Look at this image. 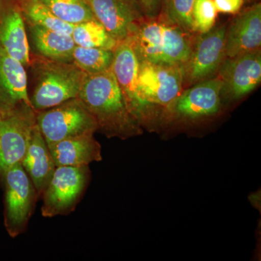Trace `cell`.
I'll list each match as a JSON object with an SVG mask.
<instances>
[{
	"label": "cell",
	"instance_id": "6da1fadb",
	"mask_svg": "<svg viewBox=\"0 0 261 261\" xmlns=\"http://www.w3.org/2000/svg\"><path fill=\"white\" fill-rule=\"evenodd\" d=\"M78 97L94 116L97 130L106 137L126 140L143 133L128 111L112 70L86 74Z\"/></svg>",
	"mask_w": 261,
	"mask_h": 261
},
{
	"label": "cell",
	"instance_id": "7a4b0ae2",
	"mask_svg": "<svg viewBox=\"0 0 261 261\" xmlns=\"http://www.w3.org/2000/svg\"><path fill=\"white\" fill-rule=\"evenodd\" d=\"M191 36L158 17L139 22L128 38L139 61L184 66L191 54Z\"/></svg>",
	"mask_w": 261,
	"mask_h": 261
},
{
	"label": "cell",
	"instance_id": "3957f363",
	"mask_svg": "<svg viewBox=\"0 0 261 261\" xmlns=\"http://www.w3.org/2000/svg\"><path fill=\"white\" fill-rule=\"evenodd\" d=\"M183 65H160L140 61L138 87L146 117L145 128L161 125L163 113L183 91Z\"/></svg>",
	"mask_w": 261,
	"mask_h": 261
},
{
	"label": "cell",
	"instance_id": "277c9868",
	"mask_svg": "<svg viewBox=\"0 0 261 261\" xmlns=\"http://www.w3.org/2000/svg\"><path fill=\"white\" fill-rule=\"evenodd\" d=\"M34 66L35 87L30 101L36 112L79 97L87 73L74 63L44 58Z\"/></svg>",
	"mask_w": 261,
	"mask_h": 261
},
{
	"label": "cell",
	"instance_id": "5b68a950",
	"mask_svg": "<svg viewBox=\"0 0 261 261\" xmlns=\"http://www.w3.org/2000/svg\"><path fill=\"white\" fill-rule=\"evenodd\" d=\"M36 119L47 145L65 139L94 135L98 130L94 116L79 97L36 112Z\"/></svg>",
	"mask_w": 261,
	"mask_h": 261
},
{
	"label": "cell",
	"instance_id": "8992f818",
	"mask_svg": "<svg viewBox=\"0 0 261 261\" xmlns=\"http://www.w3.org/2000/svg\"><path fill=\"white\" fill-rule=\"evenodd\" d=\"M219 76L201 81L190 86L163 113L161 125L170 122L195 123L219 114L222 108Z\"/></svg>",
	"mask_w": 261,
	"mask_h": 261
},
{
	"label": "cell",
	"instance_id": "52a82bcc",
	"mask_svg": "<svg viewBox=\"0 0 261 261\" xmlns=\"http://www.w3.org/2000/svg\"><path fill=\"white\" fill-rule=\"evenodd\" d=\"M3 178L5 185V227L10 236L15 238L25 231L37 194L21 163L10 168Z\"/></svg>",
	"mask_w": 261,
	"mask_h": 261
},
{
	"label": "cell",
	"instance_id": "ba28073f",
	"mask_svg": "<svg viewBox=\"0 0 261 261\" xmlns=\"http://www.w3.org/2000/svg\"><path fill=\"white\" fill-rule=\"evenodd\" d=\"M37 123L32 106H23L0 115V176L21 163L33 128Z\"/></svg>",
	"mask_w": 261,
	"mask_h": 261
},
{
	"label": "cell",
	"instance_id": "9c48e42d",
	"mask_svg": "<svg viewBox=\"0 0 261 261\" xmlns=\"http://www.w3.org/2000/svg\"><path fill=\"white\" fill-rule=\"evenodd\" d=\"M89 175L88 166L56 167L42 195V216L51 218L71 211L85 190Z\"/></svg>",
	"mask_w": 261,
	"mask_h": 261
},
{
	"label": "cell",
	"instance_id": "30bf717a",
	"mask_svg": "<svg viewBox=\"0 0 261 261\" xmlns=\"http://www.w3.org/2000/svg\"><path fill=\"white\" fill-rule=\"evenodd\" d=\"M226 29L225 25L214 27L194 41L190 58L184 65L185 84L192 86L210 79L219 70L226 58Z\"/></svg>",
	"mask_w": 261,
	"mask_h": 261
},
{
	"label": "cell",
	"instance_id": "8fae6325",
	"mask_svg": "<svg viewBox=\"0 0 261 261\" xmlns=\"http://www.w3.org/2000/svg\"><path fill=\"white\" fill-rule=\"evenodd\" d=\"M218 72L222 82L223 106L241 99L260 84V49L225 58Z\"/></svg>",
	"mask_w": 261,
	"mask_h": 261
},
{
	"label": "cell",
	"instance_id": "7c38bea8",
	"mask_svg": "<svg viewBox=\"0 0 261 261\" xmlns=\"http://www.w3.org/2000/svg\"><path fill=\"white\" fill-rule=\"evenodd\" d=\"M139 66L140 61L129 38L118 42L114 49L111 70L130 114L141 126L145 128V110L139 92Z\"/></svg>",
	"mask_w": 261,
	"mask_h": 261
},
{
	"label": "cell",
	"instance_id": "4fadbf2b",
	"mask_svg": "<svg viewBox=\"0 0 261 261\" xmlns=\"http://www.w3.org/2000/svg\"><path fill=\"white\" fill-rule=\"evenodd\" d=\"M94 18L120 42L130 37L142 12L128 0H87Z\"/></svg>",
	"mask_w": 261,
	"mask_h": 261
},
{
	"label": "cell",
	"instance_id": "5bb4252c",
	"mask_svg": "<svg viewBox=\"0 0 261 261\" xmlns=\"http://www.w3.org/2000/svg\"><path fill=\"white\" fill-rule=\"evenodd\" d=\"M0 49L24 66L30 65L25 20L15 0H0Z\"/></svg>",
	"mask_w": 261,
	"mask_h": 261
},
{
	"label": "cell",
	"instance_id": "9a60e30c",
	"mask_svg": "<svg viewBox=\"0 0 261 261\" xmlns=\"http://www.w3.org/2000/svg\"><path fill=\"white\" fill-rule=\"evenodd\" d=\"M261 4L243 10L226 29V58L260 49Z\"/></svg>",
	"mask_w": 261,
	"mask_h": 261
},
{
	"label": "cell",
	"instance_id": "2e32d148",
	"mask_svg": "<svg viewBox=\"0 0 261 261\" xmlns=\"http://www.w3.org/2000/svg\"><path fill=\"white\" fill-rule=\"evenodd\" d=\"M32 106L25 66L0 49V115Z\"/></svg>",
	"mask_w": 261,
	"mask_h": 261
},
{
	"label": "cell",
	"instance_id": "e0dca14e",
	"mask_svg": "<svg viewBox=\"0 0 261 261\" xmlns=\"http://www.w3.org/2000/svg\"><path fill=\"white\" fill-rule=\"evenodd\" d=\"M21 165L32 180L37 196L43 195L56 166L37 123L33 128Z\"/></svg>",
	"mask_w": 261,
	"mask_h": 261
},
{
	"label": "cell",
	"instance_id": "ac0fdd59",
	"mask_svg": "<svg viewBox=\"0 0 261 261\" xmlns=\"http://www.w3.org/2000/svg\"><path fill=\"white\" fill-rule=\"evenodd\" d=\"M47 145L56 167L88 166L102 159L101 145L94 135L65 139Z\"/></svg>",
	"mask_w": 261,
	"mask_h": 261
},
{
	"label": "cell",
	"instance_id": "d6986e66",
	"mask_svg": "<svg viewBox=\"0 0 261 261\" xmlns=\"http://www.w3.org/2000/svg\"><path fill=\"white\" fill-rule=\"evenodd\" d=\"M29 25L33 44L43 58L53 61L73 63L75 44L71 36L53 32L40 25Z\"/></svg>",
	"mask_w": 261,
	"mask_h": 261
},
{
	"label": "cell",
	"instance_id": "ffe728a7",
	"mask_svg": "<svg viewBox=\"0 0 261 261\" xmlns=\"http://www.w3.org/2000/svg\"><path fill=\"white\" fill-rule=\"evenodd\" d=\"M24 20L29 24L40 25L61 34L71 35L73 24L66 23L57 18L42 0H15Z\"/></svg>",
	"mask_w": 261,
	"mask_h": 261
},
{
	"label": "cell",
	"instance_id": "44dd1931",
	"mask_svg": "<svg viewBox=\"0 0 261 261\" xmlns=\"http://www.w3.org/2000/svg\"><path fill=\"white\" fill-rule=\"evenodd\" d=\"M70 36L75 45L80 47L104 48L113 50L118 43L96 19L75 24Z\"/></svg>",
	"mask_w": 261,
	"mask_h": 261
},
{
	"label": "cell",
	"instance_id": "7402d4cb",
	"mask_svg": "<svg viewBox=\"0 0 261 261\" xmlns=\"http://www.w3.org/2000/svg\"><path fill=\"white\" fill-rule=\"evenodd\" d=\"M114 49L75 45L72 62L87 74H97L111 69Z\"/></svg>",
	"mask_w": 261,
	"mask_h": 261
},
{
	"label": "cell",
	"instance_id": "603a6c76",
	"mask_svg": "<svg viewBox=\"0 0 261 261\" xmlns=\"http://www.w3.org/2000/svg\"><path fill=\"white\" fill-rule=\"evenodd\" d=\"M195 0H163L159 18L193 35L192 11Z\"/></svg>",
	"mask_w": 261,
	"mask_h": 261
},
{
	"label": "cell",
	"instance_id": "cb8c5ba5",
	"mask_svg": "<svg viewBox=\"0 0 261 261\" xmlns=\"http://www.w3.org/2000/svg\"><path fill=\"white\" fill-rule=\"evenodd\" d=\"M57 18L75 24L95 19L87 0H42Z\"/></svg>",
	"mask_w": 261,
	"mask_h": 261
},
{
	"label": "cell",
	"instance_id": "d4e9b609",
	"mask_svg": "<svg viewBox=\"0 0 261 261\" xmlns=\"http://www.w3.org/2000/svg\"><path fill=\"white\" fill-rule=\"evenodd\" d=\"M218 12L214 0H195L192 18L196 32L204 34L214 28Z\"/></svg>",
	"mask_w": 261,
	"mask_h": 261
},
{
	"label": "cell",
	"instance_id": "484cf974",
	"mask_svg": "<svg viewBox=\"0 0 261 261\" xmlns=\"http://www.w3.org/2000/svg\"><path fill=\"white\" fill-rule=\"evenodd\" d=\"M163 0H140L141 11L146 18H158L161 12Z\"/></svg>",
	"mask_w": 261,
	"mask_h": 261
},
{
	"label": "cell",
	"instance_id": "4316f807",
	"mask_svg": "<svg viewBox=\"0 0 261 261\" xmlns=\"http://www.w3.org/2000/svg\"><path fill=\"white\" fill-rule=\"evenodd\" d=\"M218 13L235 14L241 9L244 0H214Z\"/></svg>",
	"mask_w": 261,
	"mask_h": 261
},
{
	"label": "cell",
	"instance_id": "83f0119b",
	"mask_svg": "<svg viewBox=\"0 0 261 261\" xmlns=\"http://www.w3.org/2000/svg\"><path fill=\"white\" fill-rule=\"evenodd\" d=\"M130 3H132V4L135 5L137 8H138L139 9H140V0H128ZM142 12V11H141Z\"/></svg>",
	"mask_w": 261,
	"mask_h": 261
}]
</instances>
